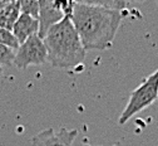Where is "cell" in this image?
I'll list each match as a JSON object with an SVG mask.
<instances>
[{
  "label": "cell",
  "mask_w": 158,
  "mask_h": 146,
  "mask_svg": "<svg viewBox=\"0 0 158 146\" xmlns=\"http://www.w3.org/2000/svg\"><path fill=\"white\" fill-rule=\"evenodd\" d=\"M70 19L85 51H106L113 46L123 14L114 9L75 3Z\"/></svg>",
  "instance_id": "obj_1"
},
{
  "label": "cell",
  "mask_w": 158,
  "mask_h": 146,
  "mask_svg": "<svg viewBox=\"0 0 158 146\" xmlns=\"http://www.w3.org/2000/svg\"><path fill=\"white\" fill-rule=\"evenodd\" d=\"M48 62L59 69H81L84 67L87 51L84 49L70 16L52 25L43 37Z\"/></svg>",
  "instance_id": "obj_2"
},
{
  "label": "cell",
  "mask_w": 158,
  "mask_h": 146,
  "mask_svg": "<svg viewBox=\"0 0 158 146\" xmlns=\"http://www.w3.org/2000/svg\"><path fill=\"white\" fill-rule=\"evenodd\" d=\"M158 98V69H156L152 74H149L139 86H138L129 96V100L124 110L119 116L121 125L127 123L133 116L146 110Z\"/></svg>",
  "instance_id": "obj_3"
},
{
  "label": "cell",
  "mask_w": 158,
  "mask_h": 146,
  "mask_svg": "<svg viewBox=\"0 0 158 146\" xmlns=\"http://www.w3.org/2000/svg\"><path fill=\"white\" fill-rule=\"evenodd\" d=\"M48 62V53L43 38L34 34L19 46L15 51L14 66L19 69H25L30 66H40Z\"/></svg>",
  "instance_id": "obj_4"
},
{
  "label": "cell",
  "mask_w": 158,
  "mask_h": 146,
  "mask_svg": "<svg viewBox=\"0 0 158 146\" xmlns=\"http://www.w3.org/2000/svg\"><path fill=\"white\" fill-rule=\"evenodd\" d=\"M77 136L78 131L75 129L68 130L62 127L59 131L47 129L33 136L31 146H72Z\"/></svg>",
  "instance_id": "obj_5"
},
{
  "label": "cell",
  "mask_w": 158,
  "mask_h": 146,
  "mask_svg": "<svg viewBox=\"0 0 158 146\" xmlns=\"http://www.w3.org/2000/svg\"><path fill=\"white\" fill-rule=\"evenodd\" d=\"M65 18L60 13H58L53 5V0H39V37L43 38L48 29L56 24L58 22Z\"/></svg>",
  "instance_id": "obj_6"
},
{
  "label": "cell",
  "mask_w": 158,
  "mask_h": 146,
  "mask_svg": "<svg viewBox=\"0 0 158 146\" xmlns=\"http://www.w3.org/2000/svg\"><path fill=\"white\" fill-rule=\"evenodd\" d=\"M11 32L19 43L22 44L23 42H25L31 35L39 33V20L36 18H33L31 15L22 13L15 22Z\"/></svg>",
  "instance_id": "obj_7"
},
{
  "label": "cell",
  "mask_w": 158,
  "mask_h": 146,
  "mask_svg": "<svg viewBox=\"0 0 158 146\" xmlns=\"http://www.w3.org/2000/svg\"><path fill=\"white\" fill-rule=\"evenodd\" d=\"M20 14H22V10H20L19 0L5 3L4 9H3L2 14H0V28L11 30Z\"/></svg>",
  "instance_id": "obj_8"
},
{
  "label": "cell",
  "mask_w": 158,
  "mask_h": 146,
  "mask_svg": "<svg viewBox=\"0 0 158 146\" xmlns=\"http://www.w3.org/2000/svg\"><path fill=\"white\" fill-rule=\"evenodd\" d=\"M79 4H87V5H94V7H102L107 9H114L123 11L128 8L127 0H74Z\"/></svg>",
  "instance_id": "obj_9"
},
{
  "label": "cell",
  "mask_w": 158,
  "mask_h": 146,
  "mask_svg": "<svg viewBox=\"0 0 158 146\" xmlns=\"http://www.w3.org/2000/svg\"><path fill=\"white\" fill-rule=\"evenodd\" d=\"M0 44L6 46L14 51H16L19 48V46H20V43H19L15 35L13 34V32L4 29V28H0Z\"/></svg>",
  "instance_id": "obj_10"
},
{
  "label": "cell",
  "mask_w": 158,
  "mask_h": 146,
  "mask_svg": "<svg viewBox=\"0 0 158 146\" xmlns=\"http://www.w3.org/2000/svg\"><path fill=\"white\" fill-rule=\"evenodd\" d=\"M20 10L24 14L31 15L33 18L38 19L39 15V0H19Z\"/></svg>",
  "instance_id": "obj_11"
},
{
  "label": "cell",
  "mask_w": 158,
  "mask_h": 146,
  "mask_svg": "<svg viewBox=\"0 0 158 146\" xmlns=\"http://www.w3.org/2000/svg\"><path fill=\"white\" fill-rule=\"evenodd\" d=\"M14 58H15V51L0 44V67H9L14 64Z\"/></svg>",
  "instance_id": "obj_12"
},
{
  "label": "cell",
  "mask_w": 158,
  "mask_h": 146,
  "mask_svg": "<svg viewBox=\"0 0 158 146\" xmlns=\"http://www.w3.org/2000/svg\"><path fill=\"white\" fill-rule=\"evenodd\" d=\"M74 0H53V5L58 13L63 16H70L74 9Z\"/></svg>",
  "instance_id": "obj_13"
},
{
  "label": "cell",
  "mask_w": 158,
  "mask_h": 146,
  "mask_svg": "<svg viewBox=\"0 0 158 146\" xmlns=\"http://www.w3.org/2000/svg\"><path fill=\"white\" fill-rule=\"evenodd\" d=\"M4 5H5V2H0V14H2V11L4 9Z\"/></svg>",
  "instance_id": "obj_14"
},
{
  "label": "cell",
  "mask_w": 158,
  "mask_h": 146,
  "mask_svg": "<svg viewBox=\"0 0 158 146\" xmlns=\"http://www.w3.org/2000/svg\"><path fill=\"white\" fill-rule=\"evenodd\" d=\"M127 2L129 3V2H144V0H127Z\"/></svg>",
  "instance_id": "obj_15"
},
{
  "label": "cell",
  "mask_w": 158,
  "mask_h": 146,
  "mask_svg": "<svg viewBox=\"0 0 158 146\" xmlns=\"http://www.w3.org/2000/svg\"><path fill=\"white\" fill-rule=\"evenodd\" d=\"M3 2H5V3H9V2H15V0H3Z\"/></svg>",
  "instance_id": "obj_16"
},
{
  "label": "cell",
  "mask_w": 158,
  "mask_h": 146,
  "mask_svg": "<svg viewBox=\"0 0 158 146\" xmlns=\"http://www.w3.org/2000/svg\"><path fill=\"white\" fill-rule=\"evenodd\" d=\"M2 74H3V68L0 67V77H2Z\"/></svg>",
  "instance_id": "obj_17"
},
{
  "label": "cell",
  "mask_w": 158,
  "mask_h": 146,
  "mask_svg": "<svg viewBox=\"0 0 158 146\" xmlns=\"http://www.w3.org/2000/svg\"><path fill=\"white\" fill-rule=\"evenodd\" d=\"M85 146H95V145H85Z\"/></svg>",
  "instance_id": "obj_18"
},
{
  "label": "cell",
  "mask_w": 158,
  "mask_h": 146,
  "mask_svg": "<svg viewBox=\"0 0 158 146\" xmlns=\"http://www.w3.org/2000/svg\"><path fill=\"white\" fill-rule=\"evenodd\" d=\"M0 2H3V0H0Z\"/></svg>",
  "instance_id": "obj_19"
},
{
  "label": "cell",
  "mask_w": 158,
  "mask_h": 146,
  "mask_svg": "<svg viewBox=\"0 0 158 146\" xmlns=\"http://www.w3.org/2000/svg\"><path fill=\"white\" fill-rule=\"evenodd\" d=\"M157 3H158V0H157Z\"/></svg>",
  "instance_id": "obj_20"
}]
</instances>
